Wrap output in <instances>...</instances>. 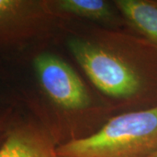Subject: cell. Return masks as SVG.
Masks as SVG:
<instances>
[{
    "label": "cell",
    "instance_id": "obj_1",
    "mask_svg": "<svg viewBox=\"0 0 157 157\" xmlns=\"http://www.w3.org/2000/svg\"><path fill=\"white\" fill-rule=\"evenodd\" d=\"M157 152V106L123 113L97 133L62 144L57 157H148Z\"/></svg>",
    "mask_w": 157,
    "mask_h": 157
},
{
    "label": "cell",
    "instance_id": "obj_2",
    "mask_svg": "<svg viewBox=\"0 0 157 157\" xmlns=\"http://www.w3.org/2000/svg\"><path fill=\"white\" fill-rule=\"evenodd\" d=\"M68 46L92 82L104 94L128 98L140 91V74L121 58L82 39H70Z\"/></svg>",
    "mask_w": 157,
    "mask_h": 157
},
{
    "label": "cell",
    "instance_id": "obj_3",
    "mask_svg": "<svg viewBox=\"0 0 157 157\" xmlns=\"http://www.w3.org/2000/svg\"><path fill=\"white\" fill-rule=\"evenodd\" d=\"M34 68L43 89L59 106L66 109H81L89 104L81 79L58 57L39 54L34 59Z\"/></svg>",
    "mask_w": 157,
    "mask_h": 157
},
{
    "label": "cell",
    "instance_id": "obj_4",
    "mask_svg": "<svg viewBox=\"0 0 157 157\" xmlns=\"http://www.w3.org/2000/svg\"><path fill=\"white\" fill-rule=\"evenodd\" d=\"M0 157H57L45 142L28 129H16L0 147Z\"/></svg>",
    "mask_w": 157,
    "mask_h": 157
},
{
    "label": "cell",
    "instance_id": "obj_5",
    "mask_svg": "<svg viewBox=\"0 0 157 157\" xmlns=\"http://www.w3.org/2000/svg\"><path fill=\"white\" fill-rule=\"evenodd\" d=\"M116 5L135 27L157 45V3L145 0H119Z\"/></svg>",
    "mask_w": 157,
    "mask_h": 157
},
{
    "label": "cell",
    "instance_id": "obj_6",
    "mask_svg": "<svg viewBox=\"0 0 157 157\" xmlns=\"http://www.w3.org/2000/svg\"><path fill=\"white\" fill-rule=\"evenodd\" d=\"M59 7L63 11L95 20H104L111 16L108 4L102 0H62Z\"/></svg>",
    "mask_w": 157,
    "mask_h": 157
},
{
    "label": "cell",
    "instance_id": "obj_7",
    "mask_svg": "<svg viewBox=\"0 0 157 157\" xmlns=\"http://www.w3.org/2000/svg\"><path fill=\"white\" fill-rule=\"evenodd\" d=\"M148 157H157V152H155V153H154L153 155H151L150 156Z\"/></svg>",
    "mask_w": 157,
    "mask_h": 157
}]
</instances>
